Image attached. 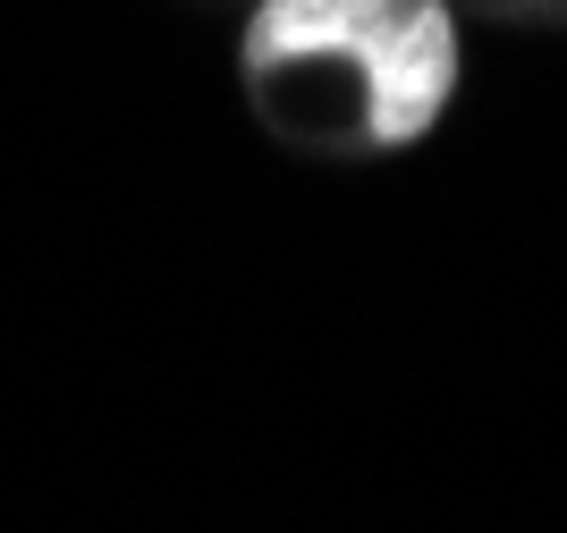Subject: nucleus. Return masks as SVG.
<instances>
[{
    "label": "nucleus",
    "instance_id": "f257e3e1",
    "mask_svg": "<svg viewBox=\"0 0 567 533\" xmlns=\"http://www.w3.org/2000/svg\"><path fill=\"white\" fill-rule=\"evenodd\" d=\"M237 76L262 127L313 153H406L450 119L466 34L450 0H246Z\"/></svg>",
    "mask_w": 567,
    "mask_h": 533
}]
</instances>
